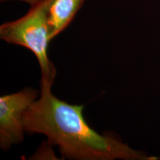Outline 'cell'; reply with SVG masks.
<instances>
[{
    "label": "cell",
    "instance_id": "cell-3",
    "mask_svg": "<svg viewBox=\"0 0 160 160\" xmlns=\"http://www.w3.org/2000/svg\"><path fill=\"white\" fill-rule=\"evenodd\" d=\"M39 93L37 90L28 88L0 97V147L4 151L24 139V114Z\"/></svg>",
    "mask_w": 160,
    "mask_h": 160
},
{
    "label": "cell",
    "instance_id": "cell-1",
    "mask_svg": "<svg viewBox=\"0 0 160 160\" xmlns=\"http://www.w3.org/2000/svg\"><path fill=\"white\" fill-rule=\"evenodd\" d=\"M52 85L41 82L39 99L23 117L25 133H40L58 146L63 157L74 160H136L148 158L112 134H100L85 121L84 105H71L52 93Z\"/></svg>",
    "mask_w": 160,
    "mask_h": 160
},
{
    "label": "cell",
    "instance_id": "cell-4",
    "mask_svg": "<svg viewBox=\"0 0 160 160\" xmlns=\"http://www.w3.org/2000/svg\"><path fill=\"white\" fill-rule=\"evenodd\" d=\"M85 0H52L48 10L50 40L68 26Z\"/></svg>",
    "mask_w": 160,
    "mask_h": 160
},
{
    "label": "cell",
    "instance_id": "cell-2",
    "mask_svg": "<svg viewBox=\"0 0 160 160\" xmlns=\"http://www.w3.org/2000/svg\"><path fill=\"white\" fill-rule=\"evenodd\" d=\"M52 0L31 5L25 16L0 26V38L9 44L26 48L37 57L42 73L41 82L53 85L57 70L48 56L50 40L48 10Z\"/></svg>",
    "mask_w": 160,
    "mask_h": 160
}]
</instances>
